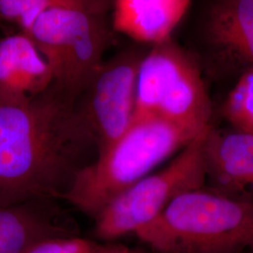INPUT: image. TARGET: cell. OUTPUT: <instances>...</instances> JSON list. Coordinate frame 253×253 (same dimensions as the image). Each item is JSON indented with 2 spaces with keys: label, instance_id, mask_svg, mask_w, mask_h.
Returning a JSON list of instances; mask_svg holds the SVG:
<instances>
[{
  "label": "cell",
  "instance_id": "6da1fadb",
  "mask_svg": "<svg viewBox=\"0 0 253 253\" xmlns=\"http://www.w3.org/2000/svg\"><path fill=\"white\" fill-rule=\"evenodd\" d=\"M98 156L75 100L54 83L29 100L0 99V207L63 200Z\"/></svg>",
  "mask_w": 253,
  "mask_h": 253
},
{
  "label": "cell",
  "instance_id": "7a4b0ae2",
  "mask_svg": "<svg viewBox=\"0 0 253 253\" xmlns=\"http://www.w3.org/2000/svg\"><path fill=\"white\" fill-rule=\"evenodd\" d=\"M135 235L157 253H240L253 244V205L189 190Z\"/></svg>",
  "mask_w": 253,
  "mask_h": 253
},
{
  "label": "cell",
  "instance_id": "3957f363",
  "mask_svg": "<svg viewBox=\"0 0 253 253\" xmlns=\"http://www.w3.org/2000/svg\"><path fill=\"white\" fill-rule=\"evenodd\" d=\"M198 136L163 118H134L126 132L79 173L63 200L94 218Z\"/></svg>",
  "mask_w": 253,
  "mask_h": 253
},
{
  "label": "cell",
  "instance_id": "277c9868",
  "mask_svg": "<svg viewBox=\"0 0 253 253\" xmlns=\"http://www.w3.org/2000/svg\"><path fill=\"white\" fill-rule=\"evenodd\" d=\"M212 115L197 58L171 38L151 46L139 66L134 118H163L200 135L212 125Z\"/></svg>",
  "mask_w": 253,
  "mask_h": 253
},
{
  "label": "cell",
  "instance_id": "5b68a950",
  "mask_svg": "<svg viewBox=\"0 0 253 253\" xmlns=\"http://www.w3.org/2000/svg\"><path fill=\"white\" fill-rule=\"evenodd\" d=\"M109 10L54 9L23 33L29 37L54 75V84L73 100L100 70L109 45Z\"/></svg>",
  "mask_w": 253,
  "mask_h": 253
},
{
  "label": "cell",
  "instance_id": "8992f818",
  "mask_svg": "<svg viewBox=\"0 0 253 253\" xmlns=\"http://www.w3.org/2000/svg\"><path fill=\"white\" fill-rule=\"evenodd\" d=\"M205 132L186 145L163 170L146 175L112 200L93 218L95 235L109 242L129 234L135 235L177 196L205 187Z\"/></svg>",
  "mask_w": 253,
  "mask_h": 253
},
{
  "label": "cell",
  "instance_id": "52a82bcc",
  "mask_svg": "<svg viewBox=\"0 0 253 253\" xmlns=\"http://www.w3.org/2000/svg\"><path fill=\"white\" fill-rule=\"evenodd\" d=\"M146 51L131 47L104 61L75 100L99 155L132 124L139 66Z\"/></svg>",
  "mask_w": 253,
  "mask_h": 253
},
{
  "label": "cell",
  "instance_id": "ba28073f",
  "mask_svg": "<svg viewBox=\"0 0 253 253\" xmlns=\"http://www.w3.org/2000/svg\"><path fill=\"white\" fill-rule=\"evenodd\" d=\"M200 66L214 79L253 69V0H205L197 22Z\"/></svg>",
  "mask_w": 253,
  "mask_h": 253
},
{
  "label": "cell",
  "instance_id": "9c48e42d",
  "mask_svg": "<svg viewBox=\"0 0 253 253\" xmlns=\"http://www.w3.org/2000/svg\"><path fill=\"white\" fill-rule=\"evenodd\" d=\"M203 155L208 189L253 205V134L212 125Z\"/></svg>",
  "mask_w": 253,
  "mask_h": 253
},
{
  "label": "cell",
  "instance_id": "30bf717a",
  "mask_svg": "<svg viewBox=\"0 0 253 253\" xmlns=\"http://www.w3.org/2000/svg\"><path fill=\"white\" fill-rule=\"evenodd\" d=\"M54 83L51 66L27 34L19 31L0 40V99L29 100Z\"/></svg>",
  "mask_w": 253,
  "mask_h": 253
},
{
  "label": "cell",
  "instance_id": "8fae6325",
  "mask_svg": "<svg viewBox=\"0 0 253 253\" xmlns=\"http://www.w3.org/2000/svg\"><path fill=\"white\" fill-rule=\"evenodd\" d=\"M50 202L34 200L0 207V253H24L46 238L76 235Z\"/></svg>",
  "mask_w": 253,
  "mask_h": 253
},
{
  "label": "cell",
  "instance_id": "7c38bea8",
  "mask_svg": "<svg viewBox=\"0 0 253 253\" xmlns=\"http://www.w3.org/2000/svg\"><path fill=\"white\" fill-rule=\"evenodd\" d=\"M191 0H112V26L137 42L155 45L171 38Z\"/></svg>",
  "mask_w": 253,
  "mask_h": 253
},
{
  "label": "cell",
  "instance_id": "4fadbf2b",
  "mask_svg": "<svg viewBox=\"0 0 253 253\" xmlns=\"http://www.w3.org/2000/svg\"><path fill=\"white\" fill-rule=\"evenodd\" d=\"M112 0H0V19L25 32L37 19L54 9L110 10Z\"/></svg>",
  "mask_w": 253,
  "mask_h": 253
},
{
  "label": "cell",
  "instance_id": "5bb4252c",
  "mask_svg": "<svg viewBox=\"0 0 253 253\" xmlns=\"http://www.w3.org/2000/svg\"><path fill=\"white\" fill-rule=\"evenodd\" d=\"M221 114L232 128L253 134V69L236 79Z\"/></svg>",
  "mask_w": 253,
  "mask_h": 253
},
{
  "label": "cell",
  "instance_id": "9a60e30c",
  "mask_svg": "<svg viewBox=\"0 0 253 253\" xmlns=\"http://www.w3.org/2000/svg\"><path fill=\"white\" fill-rule=\"evenodd\" d=\"M111 243H99L77 235L51 237L29 247L24 253H103Z\"/></svg>",
  "mask_w": 253,
  "mask_h": 253
},
{
  "label": "cell",
  "instance_id": "2e32d148",
  "mask_svg": "<svg viewBox=\"0 0 253 253\" xmlns=\"http://www.w3.org/2000/svg\"><path fill=\"white\" fill-rule=\"evenodd\" d=\"M103 253H157L151 251H145L143 249H139V248H129V247H126L123 245L120 244H114L111 243L109 246L108 249Z\"/></svg>",
  "mask_w": 253,
  "mask_h": 253
},
{
  "label": "cell",
  "instance_id": "e0dca14e",
  "mask_svg": "<svg viewBox=\"0 0 253 253\" xmlns=\"http://www.w3.org/2000/svg\"><path fill=\"white\" fill-rule=\"evenodd\" d=\"M249 251H250V253H253V246L250 248V250H249Z\"/></svg>",
  "mask_w": 253,
  "mask_h": 253
}]
</instances>
